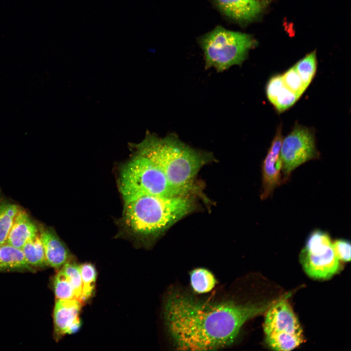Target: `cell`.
<instances>
[{
	"label": "cell",
	"instance_id": "cell-1",
	"mask_svg": "<svg viewBox=\"0 0 351 351\" xmlns=\"http://www.w3.org/2000/svg\"><path fill=\"white\" fill-rule=\"evenodd\" d=\"M271 304L201 300L175 290L166 296L164 318L176 350H215L233 344L244 323Z\"/></svg>",
	"mask_w": 351,
	"mask_h": 351
},
{
	"label": "cell",
	"instance_id": "cell-2",
	"mask_svg": "<svg viewBox=\"0 0 351 351\" xmlns=\"http://www.w3.org/2000/svg\"><path fill=\"white\" fill-rule=\"evenodd\" d=\"M136 148V153L152 160L173 186L188 196L195 188L198 172L214 160L211 153L191 147L174 133L164 137L148 134Z\"/></svg>",
	"mask_w": 351,
	"mask_h": 351
},
{
	"label": "cell",
	"instance_id": "cell-3",
	"mask_svg": "<svg viewBox=\"0 0 351 351\" xmlns=\"http://www.w3.org/2000/svg\"><path fill=\"white\" fill-rule=\"evenodd\" d=\"M190 196H140L124 202L122 223L132 235L156 238L195 208Z\"/></svg>",
	"mask_w": 351,
	"mask_h": 351
},
{
	"label": "cell",
	"instance_id": "cell-4",
	"mask_svg": "<svg viewBox=\"0 0 351 351\" xmlns=\"http://www.w3.org/2000/svg\"><path fill=\"white\" fill-rule=\"evenodd\" d=\"M118 186L124 202L144 195L187 196L173 186L152 160L137 153L121 168Z\"/></svg>",
	"mask_w": 351,
	"mask_h": 351
},
{
	"label": "cell",
	"instance_id": "cell-5",
	"mask_svg": "<svg viewBox=\"0 0 351 351\" xmlns=\"http://www.w3.org/2000/svg\"><path fill=\"white\" fill-rule=\"evenodd\" d=\"M198 42L203 52L205 69L213 68L218 72L240 66L256 44L249 34L220 25L200 36Z\"/></svg>",
	"mask_w": 351,
	"mask_h": 351
},
{
	"label": "cell",
	"instance_id": "cell-6",
	"mask_svg": "<svg viewBox=\"0 0 351 351\" xmlns=\"http://www.w3.org/2000/svg\"><path fill=\"white\" fill-rule=\"evenodd\" d=\"M268 309L263 329L270 348L275 351H291L304 342L303 330L286 299L273 302Z\"/></svg>",
	"mask_w": 351,
	"mask_h": 351
},
{
	"label": "cell",
	"instance_id": "cell-7",
	"mask_svg": "<svg viewBox=\"0 0 351 351\" xmlns=\"http://www.w3.org/2000/svg\"><path fill=\"white\" fill-rule=\"evenodd\" d=\"M300 259L305 273L315 279H329L340 269L329 234L319 230L308 236Z\"/></svg>",
	"mask_w": 351,
	"mask_h": 351
},
{
	"label": "cell",
	"instance_id": "cell-8",
	"mask_svg": "<svg viewBox=\"0 0 351 351\" xmlns=\"http://www.w3.org/2000/svg\"><path fill=\"white\" fill-rule=\"evenodd\" d=\"M280 156L283 181L298 166L319 156L312 130L296 125L282 139Z\"/></svg>",
	"mask_w": 351,
	"mask_h": 351
},
{
	"label": "cell",
	"instance_id": "cell-9",
	"mask_svg": "<svg viewBox=\"0 0 351 351\" xmlns=\"http://www.w3.org/2000/svg\"><path fill=\"white\" fill-rule=\"evenodd\" d=\"M282 139L281 130L279 129L262 165L261 199L268 198L283 181L281 178L282 164L280 156Z\"/></svg>",
	"mask_w": 351,
	"mask_h": 351
},
{
	"label": "cell",
	"instance_id": "cell-10",
	"mask_svg": "<svg viewBox=\"0 0 351 351\" xmlns=\"http://www.w3.org/2000/svg\"><path fill=\"white\" fill-rule=\"evenodd\" d=\"M217 10L227 19L239 23L253 20L261 11L257 0H212Z\"/></svg>",
	"mask_w": 351,
	"mask_h": 351
},
{
	"label": "cell",
	"instance_id": "cell-11",
	"mask_svg": "<svg viewBox=\"0 0 351 351\" xmlns=\"http://www.w3.org/2000/svg\"><path fill=\"white\" fill-rule=\"evenodd\" d=\"M39 233L43 246L47 265L58 269L72 260L69 249L54 230L40 226L39 227Z\"/></svg>",
	"mask_w": 351,
	"mask_h": 351
},
{
	"label": "cell",
	"instance_id": "cell-12",
	"mask_svg": "<svg viewBox=\"0 0 351 351\" xmlns=\"http://www.w3.org/2000/svg\"><path fill=\"white\" fill-rule=\"evenodd\" d=\"M82 303L76 298L56 300L53 315L56 336L59 337L67 334L71 325L80 320L79 314Z\"/></svg>",
	"mask_w": 351,
	"mask_h": 351
},
{
	"label": "cell",
	"instance_id": "cell-13",
	"mask_svg": "<svg viewBox=\"0 0 351 351\" xmlns=\"http://www.w3.org/2000/svg\"><path fill=\"white\" fill-rule=\"evenodd\" d=\"M38 234L39 228L27 213L20 209L14 219L6 243L21 249L29 240Z\"/></svg>",
	"mask_w": 351,
	"mask_h": 351
},
{
	"label": "cell",
	"instance_id": "cell-14",
	"mask_svg": "<svg viewBox=\"0 0 351 351\" xmlns=\"http://www.w3.org/2000/svg\"><path fill=\"white\" fill-rule=\"evenodd\" d=\"M21 249L6 243L0 246V271L31 270Z\"/></svg>",
	"mask_w": 351,
	"mask_h": 351
},
{
	"label": "cell",
	"instance_id": "cell-15",
	"mask_svg": "<svg viewBox=\"0 0 351 351\" xmlns=\"http://www.w3.org/2000/svg\"><path fill=\"white\" fill-rule=\"evenodd\" d=\"M20 210L17 204L0 198V246L6 243L14 219Z\"/></svg>",
	"mask_w": 351,
	"mask_h": 351
},
{
	"label": "cell",
	"instance_id": "cell-16",
	"mask_svg": "<svg viewBox=\"0 0 351 351\" xmlns=\"http://www.w3.org/2000/svg\"><path fill=\"white\" fill-rule=\"evenodd\" d=\"M28 263L33 267L47 266L43 246L39 233L21 248Z\"/></svg>",
	"mask_w": 351,
	"mask_h": 351
},
{
	"label": "cell",
	"instance_id": "cell-17",
	"mask_svg": "<svg viewBox=\"0 0 351 351\" xmlns=\"http://www.w3.org/2000/svg\"><path fill=\"white\" fill-rule=\"evenodd\" d=\"M190 284L193 290L197 293L210 292L216 283L213 274L207 269L198 268L190 273Z\"/></svg>",
	"mask_w": 351,
	"mask_h": 351
},
{
	"label": "cell",
	"instance_id": "cell-18",
	"mask_svg": "<svg viewBox=\"0 0 351 351\" xmlns=\"http://www.w3.org/2000/svg\"><path fill=\"white\" fill-rule=\"evenodd\" d=\"M82 283L81 302L89 300L93 295L97 278V270L91 263L79 265Z\"/></svg>",
	"mask_w": 351,
	"mask_h": 351
},
{
	"label": "cell",
	"instance_id": "cell-19",
	"mask_svg": "<svg viewBox=\"0 0 351 351\" xmlns=\"http://www.w3.org/2000/svg\"><path fill=\"white\" fill-rule=\"evenodd\" d=\"M307 88L313 78L317 67L315 52H312L298 61L294 66Z\"/></svg>",
	"mask_w": 351,
	"mask_h": 351
},
{
	"label": "cell",
	"instance_id": "cell-20",
	"mask_svg": "<svg viewBox=\"0 0 351 351\" xmlns=\"http://www.w3.org/2000/svg\"><path fill=\"white\" fill-rule=\"evenodd\" d=\"M54 289L56 300L77 299L70 281L61 270L55 276Z\"/></svg>",
	"mask_w": 351,
	"mask_h": 351
},
{
	"label": "cell",
	"instance_id": "cell-21",
	"mask_svg": "<svg viewBox=\"0 0 351 351\" xmlns=\"http://www.w3.org/2000/svg\"><path fill=\"white\" fill-rule=\"evenodd\" d=\"M70 281L76 298L81 303L82 283L79 265L72 260L65 263L61 269Z\"/></svg>",
	"mask_w": 351,
	"mask_h": 351
},
{
	"label": "cell",
	"instance_id": "cell-22",
	"mask_svg": "<svg viewBox=\"0 0 351 351\" xmlns=\"http://www.w3.org/2000/svg\"><path fill=\"white\" fill-rule=\"evenodd\" d=\"M281 76L286 87L300 97L307 88L294 66Z\"/></svg>",
	"mask_w": 351,
	"mask_h": 351
},
{
	"label": "cell",
	"instance_id": "cell-23",
	"mask_svg": "<svg viewBox=\"0 0 351 351\" xmlns=\"http://www.w3.org/2000/svg\"><path fill=\"white\" fill-rule=\"evenodd\" d=\"M299 98L297 94L285 86L277 96L272 104L278 113H282L292 106Z\"/></svg>",
	"mask_w": 351,
	"mask_h": 351
},
{
	"label": "cell",
	"instance_id": "cell-24",
	"mask_svg": "<svg viewBox=\"0 0 351 351\" xmlns=\"http://www.w3.org/2000/svg\"><path fill=\"white\" fill-rule=\"evenodd\" d=\"M285 86L280 75L274 76L270 79L266 86V93L269 100L272 103Z\"/></svg>",
	"mask_w": 351,
	"mask_h": 351
},
{
	"label": "cell",
	"instance_id": "cell-25",
	"mask_svg": "<svg viewBox=\"0 0 351 351\" xmlns=\"http://www.w3.org/2000/svg\"><path fill=\"white\" fill-rule=\"evenodd\" d=\"M335 254L339 260L347 262L351 260V243L345 239H337L332 243Z\"/></svg>",
	"mask_w": 351,
	"mask_h": 351
},
{
	"label": "cell",
	"instance_id": "cell-26",
	"mask_svg": "<svg viewBox=\"0 0 351 351\" xmlns=\"http://www.w3.org/2000/svg\"></svg>",
	"mask_w": 351,
	"mask_h": 351
}]
</instances>
